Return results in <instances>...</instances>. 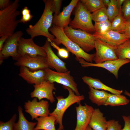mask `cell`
Listing matches in <instances>:
<instances>
[{"label":"cell","mask_w":130,"mask_h":130,"mask_svg":"<svg viewBox=\"0 0 130 130\" xmlns=\"http://www.w3.org/2000/svg\"><path fill=\"white\" fill-rule=\"evenodd\" d=\"M42 47L46 53V63L51 68L54 69L58 72H65L68 71L65 63L60 59L54 52L50 42L47 39Z\"/></svg>","instance_id":"16"},{"label":"cell","mask_w":130,"mask_h":130,"mask_svg":"<svg viewBox=\"0 0 130 130\" xmlns=\"http://www.w3.org/2000/svg\"><path fill=\"white\" fill-rule=\"evenodd\" d=\"M93 34L96 39L116 46L130 39L125 33H121L112 30L103 33L94 32Z\"/></svg>","instance_id":"18"},{"label":"cell","mask_w":130,"mask_h":130,"mask_svg":"<svg viewBox=\"0 0 130 130\" xmlns=\"http://www.w3.org/2000/svg\"><path fill=\"white\" fill-rule=\"evenodd\" d=\"M33 17V16L31 13L22 16L21 18L19 20L20 23L25 24L28 22L30 21L32 19Z\"/></svg>","instance_id":"40"},{"label":"cell","mask_w":130,"mask_h":130,"mask_svg":"<svg viewBox=\"0 0 130 130\" xmlns=\"http://www.w3.org/2000/svg\"><path fill=\"white\" fill-rule=\"evenodd\" d=\"M83 5L91 13L105 7L103 0H80Z\"/></svg>","instance_id":"27"},{"label":"cell","mask_w":130,"mask_h":130,"mask_svg":"<svg viewBox=\"0 0 130 130\" xmlns=\"http://www.w3.org/2000/svg\"><path fill=\"white\" fill-rule=\"evenodd\" d=\"M18 111L19 119L14 124L13 130H34L37 122L27 120L23 114L22 108L20 106H18Z\"/></svg>","instance_id":"24"},{"label":"cell","mask_w":130,"mask_h":130,"mask_svg":"<svg viewBox=\"0 0 130 130\" xmlns=\"http://www.w3.org/2000/svg\"><path fill=\"white\" fill-rule=\"evenodd\" d=\"M79 0H72L68 5L64 7L62 11L58 15H54L53 25L63 29L68 26L72 20L70 18L71 14Z\"/></svg>","instance_id":"17"},{"label":"cell","mask_w":130,"mask_h":130,"mask_svg":"<svg viewBox=\"0 0 130 130\" xmlns=\"http://www.w3.org/2000/svg\"><path fill=\"white\" fill-rule=\"evenodd\" d=\"M13 2L9 0H0V10H3L8 7Z\"/></svg>","instance_id":"38"},{"label":"cell","mask_w":130,"mask_h":130,"mask_svg":"<svg viewBox=\"0 0 130 130\" xmlns=\"http://www.w3.org/2000/svg\"><path fill=\"white\" fill-rule=\"evenodd\" d=\"M126 21L121 10L119 14L111 22V30L123 33Z\"/></svg>","instance_id":"28"},{"label":"cell","mask_w":130,"mask_h":130,"mask_svg":"<svg viewBox=\"0 0 130 130\" xmlns=\"http://www.w3.org/2000/svg\"><path fill=\"white\" fill-rule=\"evenodd\" d=\"M49 31L55 37L53 42L58 46L61 44L63 45L69 52L75 55L76 60L82 58L87 62L92 63L95 53L89 54L84 52L67 37L64 32V29L52 24L49 28Z\"/></svg>","instance_id":"2"},{"label":"cell","mask_w":130,"mask_h":130,"mask_svg":"<svg viewBox=\"0 0 130 130\" xmlns=\"http://www.w3.org/2000/svg\"><path fill=\"white\" fill-rule=\"evenodd\" d=\"M37 99L35 98L31 101L28 100L24 105L25 111L31 116L32 120L39 117L48 116L50 113L48 101L44 100L38 101Z\"/></svg>","instance_id":"10"},{"label":"cell","mask_w":130,"mask_h":130,"mask_svg":"<svg viewBox=\"0 0 130 130\" xmlns=\"http://www.w3.org/2000/svg\"><path fill=\"white\" fill-rule=\"evenodd\" d=\"M129 75H130V73H129Z\"/></svg>","instance_id":"47"},{"label":"cell","mask_w":130,"mask_h":130,"mask_svg":"<svg viewBox=\"0 0 130 130\" xmlns=\"http://www.w3.org/2000/svg\"><path fill=\"white\" fill-rule=\"evenodd\" d=\"M44 69L46 72V80L52 83L55 82L69 87L76 95H80L77 84L73 77L70 75V71L60 72L53 71L49 68Z\"/></svg>","instance_id":"7"},{"label":"cell","mask_w":130,"mask_h":130,"mask_svg":"<svg viewBox=\"0 0 130 130\" xmlns=\"http://www.w3.org/2000/svg\"><path fill=\"white\" fill-rule=\"evenodd\" d=\"M130 100L121 94H110L105 106H115L126 105L129 103Z\"/></svg>","instance_id":"25"},{"label":"cell","mask_w":130,"mask_h":130,"mask_svg":"<svg viewBox=\"0 0 130 130\" xmlns=\"http://www.w3.org/2000/svg\"><path fill=\"white\" fill-rule=\"evenodd\" d=\"M73 20L69 26L74 29H80L91 33L95 32L94 26L92 22L91 13L79 0L74 8Z\"/></svg>","instance_id":"5"},{"label":"cell","mask_w":130,"mask_h":130,"mask_svg":"<svg viewBox=\"0 0 130 130\" xmlns=\"http://www.w3.org/2000/svg\"><path fill=\"white\" fill-rule=\"evenodd\" d=\"M19 2V0H15L7 8L0 10V37L12 35L20 23V20H16L20 14L18 10Z\"/></svg>","instance_id":"3"},{"label":"cell","mask_w":130,"mask_h":130,"mask_svg":"<svg viewBox=\"0 0 130 130\" xmlns=\"http://www.w3.org/2000/svg\"><path fill=\"white\" fill-rule=\"evenodd\" d=\"M124 93L125 95L130 98V93L129 92L125 90Z\"/></svg>","instance_id":"45"},{"label":"cell","mask_w":130,"mask_h":130,"mask_svg":"<svg viewBox=\"0 0 130 130\" xmlns=\"http://www.w3.org/2000/svg\"><path fill=\"white\" fill-rule=\"evenodd\" d=\"M110 2L107 8L109 20L111 22L119 14L121 9H120L117 0H110Z\"/></svg>","instance_id":"29"},{"label":"cell","mask_w":130,"mask_h":130,"mask_svg":"<svg viewBox=\"0 0 130 130\" xmlns=\"http://www.w3.org/2000/svg\"><path fill=\"white\" fill-rule=\"evenodd\" d=\"M124 19L126 21L130 20V0H125L121 7Z\"/></svg>","instance_id":"34"},{"label":"cell","mask_w":130,"mask_h":130,"mask_svg":"<svg viewBox=\"0 0 130 130\" xmlns=\"http://www.w3.org/2000/svg\"><path fill=\"white\" fill-rule=\"evenodd\" d=\"M88 87L89 89V98L91 102L98 106H105L110 94L104 90H99Z\"/></svg>","instance_id":"22"},{"label":"cell","mask_w":130,"mask_h":130,"mask_svg":"<svg viewBox=\"0 0 130 130\" xmlns=\"http://www.w3.org/2000/svg\"><path fill=\"white\" fill-rule=\"evenodd\" d=\"M64 89L69 92L67 97L64 98L61 96L56 97L58 100L55 109L49 115L55 116L57 117L56 124H58L59 127L57 130H64L62 120L64 114L66 110L71 106L75 103H79L85 98L83 95H77L70 88L63 86Z\"/></svg>","instance_id":"4"},{"label":"cell","mask_w":130,"mask_h":130,"mask_svg":"<svg viewBox=\"0 0 130 130\" xmlns=\"http://www.w3.org/2000/svg\"><path fill=\"white\" fill-rule=\"evenodd\" d=\"M34 90L30 94L32 98H36L39 101L46 98L53 103L55 101L53 91L56 90L54 83L45 80L37 84L33 85Z\"/></svg>","instance_id":"14"},{"label":"cell","mask_w":130,"mask_h":130,"mask_svg":"<svg viewBox=\"0 0 130 130\" xmlns=\"http://www.w3.org/2000/svg\"><path fill=\"white\" fill-rule=\"evenodd\" d=\"M123 33L127 35L130 39V20L126 21Z\"/></svg>","instance_id":"39"},{"label":"cell","mask_w":130,"mask_h":130,"mask_svg":"<svg viewBox=\"0 0 130 130\" xmlns=\"http://www.w3.org/2000/svg\"><path fill=\"white\" fill-rule=\"evenodd\" d=\"M22 16L25 15L28 13H30V11L26 6H25L23 8L21 11Z\"/></svg>","instance_id":"42"},{"label":"cell","mask_w":130,"mask_h":130,"mask_svg":"<svg viewBox=\"0 0 130 130\" xmlns=\"http://www.w3.org/2000/svg\"><path fill=\"white\" fill-rule=\"evenodd\" d=\"M116 46L96 39L95 43L96 52L93 60L96 63H100L118 59L116 53Z\"/></svg>","instance_id":"8"},{"label":"cell","mask_w":130,"mask_h":130,"mask_svg":"<svg viewBox=\"0 0 130 130\" xmlns=\"http://www.w3.org/2000/svg\"><path fill=\"white\" fill-rule=\"evenodd\" d=\"M9 37L7 35H4L0 38V52L1 51L3 46V44Z\"/></svg>","instance_id":"41"},{"label":"cell","mask_w":130,"mask_h":130,"mask_svg":"<svg viewBox=\"0 0 130 130\" xmlns=\"http://www.w3.org/2000/svg\"><path fill=\"white\" fill-rule=\"evenodd\" d=\"M17 118L16 114H14L8 121L0 122V130H13V127Z\"/></svg>","instance_id":"32"},{"label":"cell","mask_w":130,"mask_h":130,"mask_svg":"<svg viewBox=\"0 0 130 130\" xmlns=\"http://www.w3.org/2000/svg\"><path fill=\"white\" fill-rule=\"evenodd\" d=\"M64 30L67 37L85 52H89L95 48L96 38L93 34L80 29H74L69 26Z\"/></svg>","instance_id":"6"},{"label":"cell","mask_w":130,"mask_h":130,"mask_svg":"<svg viewBox=\"0 0 130 130\" xmlns=\"http://www.w3.org/2000/svg\"><path fill=\"white\" fill-rule=\"evenodd\" d=\"M86 130H93L89 125Z\"/></svg>","instance_id":"46"},{"label":"cell","mask_w":130,"mask_h":130,"mask_svg":"<svg viewBox=\"0 0 130 130\" xmlns=\"http://www.w3.org/2000/svg\"><path fill=\"white\" fill-rule=\"evenodd\" d=\"M103 1L106 7H108L110 2V0H103Z\"/></svg>","instance_id":"44"},{"label":"cell","mask_w":130,"mask_h":130,"mask_svg":"<svg viewBox=\"0 0 130 130\" xmlns=\"http://www.w3.org/2000/svg\"><path fill=\"white\" fill-rule=\"evenodd\" d=\"M95 32L103 33L111 30V22L109 20L95 22L94 25Z\"/></svg>","instance_id":"31"},{"label":"cell","mask_w":130,"mask_h":130,"mask_svg":"<svg viewBox=\"0 0 130 130\" xmlns=\"http://www.w3.org/2000/svg\"><path fill=\"white\" fill-rule=\"evenodd\" d=\"M46 58L42 56H32L26 54L19 58L14 65L20 67H26L33 72L47 68H51L46 63Z\"/></svg>","instance_id":"11"},{"label":"cell","mask_w":130,"mask_h":130,"mask_svg":"<svg viewBox=\"0 0 130 130\" xmlns=\"http://www.w3.org/2000/svg\"><path fill=\"white\" fill-rule=\"evenodd\" d=\"M56 116L49 115L39 117L35 119L37 121L34 130H56L55 126Z\"/></svg>","instance_id":"23"},{"label":"cell","mask_w":130,"mask_h":130,"mask_svg":"<svg viewBox=\"0 0 130 130\" xmlns=\"http://www.w3.org/2000/svg\"><path fill=\"white\" fill-rule=\"evenodd\" d=\"M122 126L118 121L112 119L107 121L106 130H121Z\"/></svg>","instance_id":"36"},{"label":"cell","mask_w":130,"mask_h":130,"mask_svg":"<svg viewBox=\"0 0 130 130\" xmlns=\"http://www.w3.org/2000/svg\"><path fill=\"white\" fill-rule=\"evenodd\" d=\"M23 35L21 31H18L9 36L5 42L2 49L0 52V63L1 64L4 59L10 57L16 60L20 57L18 52V41Z\"/></svg>","instance_id":"9"},{"label":"cell","mask_w":130,"mask_h":130,"mask_svg":"<svg viewBox=\"0 0 130 130\" xmlns=\"http://www.w3.org/2000/svg\"><path fill=\"white\" fill-rule=\"evenodd\" d=\"M47 40L50 42L51 46L56 49L58 51V54L59 56L62 58L66 59L69 57V52L65 49L60 48L54 42L50 39L47 38Z\"/></svg>","instance_id":"33"},{"label":"cell","mask_w":130,"mask_h":130,"mask_svg":"<svg viewBox=\"0 0 130 130\" xmlns=\"http://www.w3.org/2000/svg\"><path fill=\"white\" fill-rule=\"evenodd\" d=\"M82 79L88 86L96 89L108 91L113 94H121L123 92L122 90H117L103 84L98 79L84 76L83 77Z\"/></svg>","instance_id":"21"},{"label":"cell","mask_w":130,"mask_h":130,"mask_svg":"<svg viewBox=\"0 0 130 130\" xmlns=\"http://www.w3.org/2000/svg\"><path fill=\"white\" fill-rule=\"evenodd\" d=\"M118 7L120 9H121L122 6L125 0H117Z\"/></svg>","instance_id":"43"},{"label":"cell","mask_w":130,"mask_h":130,"mask_svg":"<svg viewBox=\"0 0 130 130\" xmlns=\"http://www.w3.org/2000/svg\"><path fill=\"white\" fill-rule=\"evenodd\" d=\"M122 117L124 122V126L121 130H130V116H123Z\"/></svg>","instance_id":"37"},{"label":"cell","mask_w":130,"mask_h":130,"mask_svg":"<svg viewBox=\"0 0 130 130\" xmlns=\"http://www.w3.org/2000/svg\"><path fill=\"white\" fill-rule=\"evenodd\" d=\"M78 104V105L75 107L77 122L74 130H86L89 125L94 109L86 103L84 105H82L80 103Z\"/></svg>","instance_id":"15"},{"label":"cell","mask_w":130,"mask_h":130,"mask_svg":"<svg viewBox=\"0 0 130 130\" xmlns=\"http://www.w3.org/2000/svg\"><path fill=\"white\" fill-rule=\"evenodd\" d=\"M98 108L94 109L89 125L93 130H106L107 121Z\"/></svg>","instance_id":"20"},{"label":"cell","mask_w":130,"mask_h":130,"mask_svg":"<svg viewBox=\"0 0 130 130\" xmlns=\"http://www.w3.org/2000/svg\"><path fill=\"white\" fill-rule=\"evenodd\" d=\"M46 72L44 69L32 71L25 66H20L19 75L30 84H36L46 80Z\"/></svg>","instance_id":"19"},{"label":"cell","mask_w":130,"mask_h":130,"mask_svg":"<svg viewBox=\"0 0 130 130\" xmlns=\"http://www.w3.org/2000/svg\"><path fill=\"white\" fill-rule=\"evenodd\" d=\"M43 1L45 4V8L41 17L34 25H29L26 31L27 34L32 39L37 36H43L53 41L55 37L49 32L52 24L53 16L51 9L52 0Z\"/></svg>","instance_id":"1"},{"label":"cell","mask_w":130,"mask_h":130,"mask_svg":"<svg viewBox=\"0 0 130 130\" xmlns=\"http://www.w3.org/2000/svg\"><path fill=\"white\" fill-rule=\"evenodd\" d=\"M63 1L62 0H52L51 5V10L54 15H58L60 13V10Z\"/></svg>","instance_id":"35"},{"label":"cell","mask_w":130,"mask_h":130,"mask_svg":"<svg viewBox=\"0 0 130 130\" xmlns=\"http://www.w3.org/2000/svg\"><path fill=\"white\" fill-rule=\"evenodd\" d=\"M77 60L82 67L93 66L105 69L113 74L116 78H118V72L120 67L124 65L130 63V59H118L108 61L100 63L89 62L82 58H80Z\"/></svg>","instance_id":"13"},{"label":"cell","mask_w":130,"mask_h":130,"mask_svg":"<svg viewBox=\"0 0 130 130\" xmlns=\"http://www.w3.org/2000/svg\"><path fill=\"white\" fill-rule=\"evenodd\" d=\"M116 53L118 59H130V39L117 46Z\"/></svg>","instance_id":"26"},{"label":"cell","mask_w":130,"mask_h":130,"mask_svg":"<svg viewBox=\"0 0 130 130\" xmlns=\"http://www.w3.org/2000/svg\"><path fill=\"white\" fill-rule=\"evenodd\" d=\"M32 38H25L22 37L18 42V52L20 57L26 54L31 56H42L46 57L47 54L42 47L35 44Z\"/></svg>","instance_id":"12"},{"label":"cell","mask_w":130,"mask_h":130,"mask_svg":"<svg viewBox=\"0 0 130 130\" xmlns=\"http://www.w3.org/2000/svg\"><path fill=\"white\" fill-rule=\"evenodd\" d=\"M92 20L95 22H100L109 20L106 7L102 8L91 13Z\"/></svg>","instance_id":"30"}]
</instances>
